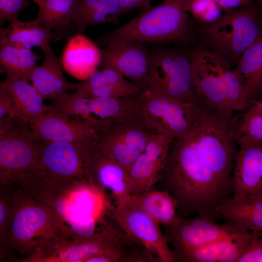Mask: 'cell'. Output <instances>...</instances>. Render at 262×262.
<instances>
[{
	"instance_id": "2e32d148",
	"label": "cell",
	"mask_w": 262,
	"mask_h": 262,
	"mask_svg": "<svg viewBox=\"0 0 262 262\" xmlns=\"http://www.w3.org/2000/svg\"><path fill=\"white\" fill-rule=\"evenodd\" d=\"M195 89L200 103L226 117L232 116L221 81L208 55L197 48L189 52Z\"/></svg>"
},
{
	"instance_id": "74e56055",
	"label": "cell",
	"mask_w": 262,
	"mask_h": 262,
	"mask_svg": "<svg viewBox=\"0 0 262 262\" xmlns=\"http://www.w3.org/2000/svg\"><path fill=\"white\" fill-rule=\"evenodd\" d=\"M8 115L16 117V113L11 98L2 81L0 83V119Z\"/></svg>"
},
{
	"instance_id": "d590c367",
	"label": "cell",
	"mask_w": 262,
	"mask_h": 262,
	"mask_svg": "<svg viewBox=\"0 0 262 262\" xmlns=\"http://www.w3.org/2000/svg\"><path fill=\"white\" fill-rule=\"evenodd\" d=\"M28 4L27 0H0V25L18 20L20 13Z\"/></svg>"
},
{
	"instance_id": "f6af8a7d",
	"label": "cell",
	"mask_w": 262,
	"mask_h": 262,
	"mask_svg": "<svg viewBox=\"0 0 262 262\" xmlns=\"http://www.w3.org/2000/svg\"><path fill=\"white\" fill-rule=\"evenodd\" d=\"M261 236L262 237V232L261 233Z\"/></svg>"
},
{
	"instance_id": "8fae6325",
	"label": "cell",
	"mask_w": 262,
	"mask_h": 262,
	"mask_svg": "<svg viewBox=\"0 0 262 262\" xmlns=\"http://www.w3.org/2000/svg\"><path fill=\"white\" fill-rule=\"evenodd\" d=\"M111 214L120 228L141 244L157 262H175L160 225L131 203L129 198L115 205Z\"/></svg>"
},
{
	"instance_id": "5bb4252c",
	"label": "cell",
	"mask_w": 262,
	"mask_h": 262,
	"mask_svg": "<svg viewBox=\"0 0 262 262\" xmlns=\"http://www.w3.org/2000/svg\"><path fill=\"white\" fill-rule=\"evenodd\" d=\"M174 138L170 134H155L152 137L127 170L131 195L150 190L159 181Z\"/></svg>"
},
{
	"instance_id": "cb8c5ba5",
	"label": "cell",
	"mask_w": 262,
	"mask_h": 262,
	"mask_svg": "<svg viewBox=\"0 0 262 262\" xmlns=\"http://www.w3.org/2000/svg\"><path fill=\"white\" fill-rule=\"evenodd\" d=\"M5 72L4 82L13 101L16 117L29 125L45 112L47 105L44 104V99L29 81L12 71Z\"/></svg>"
},
{
	"instance_id": "ab89813d",
	"label": "cell",
	"mask_w": 262,
	"mask_h": 262,
	"mask_svg": "<svg viewBox=\"0 0 262 262\" xmlns=\"http://www.w3.org/2000/svg\"><path fill=\"white\" fill-rule=\"evenodd\" d=\"M225 12L252 4V0H214Z\"/></svg>"
},
{
	"instance_id": "4fadbf2b",
	"label": "cell",
	"mask_w": 262,
	"mask_h": 262,
	"mask_svg": "<svg viewBox=\"0 0 262 262\" xmlns=\"http://www.w3.org/2000/svg\"><path fill=\"white\" fill-rule=\"evenodd\" d=\"M127 234L121 228L104 223L89 236L61 242L38 262H85L110 250Z\"/></svg>"
},
{
	"instance_id": "4316f807",
	"label": "cell",
	"mask_w": 262,
	"mask_h": 262,
	"mask_svg": "<svg viewBox=\"0 0 262 262\" xmlns=\"http://www.w3.org/2000/svg\"><path fill=\"white\" fill-rule=\"evenodd\" d=\"M77 2V0H47L39 7L34 19L53 33L55 41L68 38L76 33L72 20Z\"/></svg>"
},
{
	"instance_id": "30bf717a",
	"label": "cell",
	"mask_w": 262,
	"mask_h": 262,
	"mask_svg": "<svg viewBox=\"0 0 262 262\" xmlns=\"http://www.w3.org/2000/svg\"><path fill=\"white\" fill-rule=\"evenodd\" d=\"M96 132L100 150L127 170L155 134L139 117L107 126Z\"/></svg>"
},
{
	"instance_id": "52a82bcc",
	"label": "cell",
	"mask_w": 262,
	"mask_h": 262,
	"mask_svg": "<svg viewBox=\"0 0 262 262\" xmlns=\"http://www.w3.org/2000/svg\"><path fill=\"white\" fill-rule=\"evenodd\" d=\"M148 64L145 88L157 95L200 103L195 89L189 52L158 48L149 52Z\"/></svg>"
},
{
	"instance_id": "44dd1931",
	"label": "cell",
	"mask_w": 262,
	"mask_h": 262,
	"mask_svg": "<svg viewBox=\"0 0 262 262\" xmlns=\"http://www.w3.org/2000/svg\"><path fill=\"white\" fill-rule=\"evenodd\" d=\"M101 59L97 44L83 33H75L68 38L60 60L69 74L84 81L97 70Z\"/></svg>"
},
{
	"instance_id": "d6a6232c",
	"label": "cell",
	"mask_w": 262,
	"mask_h": 262,
	"mask_svg": "<svg viewBox=\"0 0 262 262\" xmlns=\"http://www.w3.org/2000/svg\"><path fill=\"white\" fill-rule=\"evenodd\" d=\"M12 186H0V257L6 258L10 246V235L15 212L14 189Z\"/></svg>"
},
{
	"instance_id": "f546056e",
	"label": "cell",
	"mask_w": 262,
	"mask_h": 262,
	"mask_svg": "<svg viewBox=\"0 0 262 262\" xmlns=\"http://www.w3.org/2000/svg\"><path fill=\"white\" fill-rule=\"evenodd\" d=\"M208 55L233 113L246 107L250 102L246 96L242 79L236 69H232L226 59L208 49Z\"/></svg>"
},
{
	"instance_id": "ffe728a7",
	"label": "cell",
	"mask_w": 262,
	"mask_h": 262,
	"mask_svg": "<svg viewBox=\"0 0 262 262\" xmlns=\"http://www.w3.org/2000/svg\"><path fill=\"white\" fill-rule=\"evenodd\" d=\"M256 233L242 229L234 234L176 255L175 262H238Z\"/></svg>"
},
{
	"instance_id": "836d02e7",
	"label": "cell",
	"mask_w": 262,
	"mask_h": 262,
	"mask_svg": "<svg viewBox=\"0 0 262 262\" xmlns=\"http://www.w3.org/2000/svg\"><path fill=\"white\" fill-rule=\"evenodd\" d=\"M234 133L239 145L254 142H262V115H246L240 119H234Z\"/></svg>"
},
{
	"instance_id": "e0dca14e",
	"label": "cell",
	"mask_w": 262,
	"mask_h": 262,
	"mask_svg": "<svg viewBox=\"0 0 262 262\" xmlns=\"http://www.w3.org/2000/svg\"><path fill=\"white\" fill-rule=\"evenodd\" d=\"M103 46L101 63L103 68L115 69L145 87L148 72L149 52L143 43L119 41Z\"/></svg>"
},
{
	"instance_id": "e575fe53",
	"label": "cell",
	"mask_w": 262,
	"mask_h": 262,
	"mask_svg": "<svg viewBox=\"0 0 262 262\" xmlns=\"http://www.w3.org/2000/svg\"><path fill=\"white\" fill-rule=\"evenodd\" d=\"M186 10L202 25L211 24L223 14L214 0H186Z\"/></svg>"
},
{
	"instance_id": "ac0fdd59",
	"label": "cell",
	"mask_w": 262,
	"mask_h": 262,
	"mask_svg": "<svg viewBox=\"0 0 262 262\" xmlns=\"http://www.w3.org/2000/svg\"><path fill=\"white\" fill-rule=\"evenodd\" d=\"M239 146L231 181L232 197L262 195V142Z\"/></svg>"
},
{
	"instance_id": "ee69618b",
	"label": "cell",
	"mask_w": 262,
	"mask_h": 262,
	"mask_svg": "<svg viewBox=\"0 0 262 262\" xmlns=\"http://www.w3.org/2000/svg\"><path fill=\"white\" fill-rule=\"evenodd\" d=\"M257 0L262 5V0Z\"/></svg>"
},
{
	"instance_id": "8992f818",
	"label": "cell",
	"mask_w": 262,
	"mask_h": 262,
	"mask_svg": "<svg viewBox=\"0 0 262 262\" xmlns=\"http://www.w3.org/2000/svg\"><path fill=\"white\" fill-rule=\"evenodd\" d=\"M43 177L39 143L29 125L14 117L9 129L0 132V186L23 187Z\"/></svg>"
},
{
	"instance_id": "277c9868",
	"label": "cell",
	"mask_w": 262,
	"mask_h": 262,
	"mask_svg": "<svg viewBox=\"0 0 262 262\" xmlns=\"http://www.w3.org/2000/svg\"><path fill=\"white\" fill-rule=\"evenodd\" d=\"M186 134L215 175L231 188L236 154L232 116H225L200 104L193 126Z\"/></svg>"
},
{
	"instance_id": "f1b7e54d",
	"label": "cell",
	"mask_w": 262,
	"mask_h": 262,
	"mask_svg": "<svg viewBox=\"0 0 262 262\" xmlns=\"http://www.w3.org/2000/svg\"><path fill=\"white\" fill-rule=\"evenodd\" d=\"M129 199L163 226L173 223L179 217L176 200L164 190L151 189L131 195Z\"/></svg>"
},
{
	"instance_id": "3957f363",
	"label": "cell",
	"mask_w": 262,
	"mask_h": 262,
	"mask_svg": "<svg viewBox=\"0 0 262 262\" xmlns=\"http://www.w3.org/2000/svg\"><path fill=\"white\" fill-rule=\"evenodd\" d=\"M14 194L15 212L10 235V247L26 259H31L48 252L59 242L69 240L47 207L20 187L14 189Z\"/></svg>"
},
{
	"instance_id": "4dcf8cb0",
	"label": "cell",
	"mask_w": 262,
	"mask_h": 262,
	"mask_svg": "<svg viewBox=\"0 0 262 262\" xmlns=\"http://www.w3.org/2000/svg\"><path fill=\"white\" fill-rule=\"evenodd\" d=\"M235 69L242 79L246 96L251 103L262 83V33L236 62Z\"/></svg>"
},
{
	"instance_id": "7a4b0ae2",
	"label": "cell",
	"mask_w": 262,
	"mask_h": 262,
	"mask_svg": "<svg viewBox=\"0 0 262 262\" xmlns=\"http://www.w3.org/2000/svg\"><path fill=\"white\" fill-rule=\"evenodd\" d=\"M186 0H164L143 12L112 32L97 39L104 46L126 41L144 43H188L192 34Z\"/></svg>"
},
{
	"instance_id": "9a60e30c",
	"label": "cell",
	"mask_w": 262,
	"mask_h": 262,
	"mask_svg": "<svg viewBox=\"0 0 262 262\" xmlns=\"http://www.w3.org/2000/svg\"><path fill=\"white\" fill-rule=\"evenodd\" d=\"M29 126L37 140L43 142H77L97 137L83 120L65 115L51 104Z\"/></svg>"
},
{
	"instance_id": "d6986e66",
	"label": "cell",
	"mask_w": 262,
	"mask_h": 262,
	"mask_svg": "<svg viewBox=\"0 0 262 262\" xmlns=\"http://www.w3.org/2000/svg\"><path fill=\"white\" fill-rule=\"evenodd\" d=\"M86 179L106 194L107 191L110 192L115 205L124 202L131 195L127 170L105 155L97 140L87 164Z\"/></svg>"
},
{
	"instance_id": "7402d4cb",
	"label": "cell",
	"mask_w": 262,
	"mask_h": 262,
	"mask_svg": "<svg viewBox=\"0 0 262 262\" xmlns=\"http://www.w3.org/2000/svg\"><path fill=\"white\" fill-rule=\"evenodd\" d=\"M44 59L33 71L30 82L43 98L52 101L72 90H77L78 83L70 82L64 77L61 60L48 45L41 49Z\"/></svg>"
},
{
	"instance_id": "83f0119b",
	"label": "cell",
	"mask_w": 262,
	"mask_h": 262,
	"mask_svg": "<svg viewBox=\"0 0 262 262\" xmlns=\"http://www.w3.org/2000/svg\"><path fill=\"white\" fill-rule=\"evenodd\" d=\"M55 41L53 33L34 19L21 21L19 19L9 23L6 28L0 27V43H6L31 49H41Z\"/></svg>"
},
{
	"instance_id": "7c38bea8",
	"label": "cell",
	"mask_w": 262,
	"mask_h": 262,
	"mask_svg": "<svg viewBox=\"0 0 262 262\" xmlns=\"http://www.w3.org/2000/svg\"><path fill=\"white\" fill-rule=\"evenodd\" d=\"M211 217H179L173 223L163 226L164 233L174 256L236 233L240 228L227 221L218 223Z\"/></svg>"
},
{
	"instance_id": "603a6c76",
	"label": "cell",
	"mask_w": 262,
	"mask_h": 262,
	"mask_svg": "<svg viewBox=\"0 0 262 262\" xmlns=\"http://www.w3.org/2000/svg\"><path fill=\"white\" fill-rule=\"evenodd\" d=\"M125 78L115 69L103 68L96 70L87 79L78 83L76 90L90 98L136 97L144 86L128 81Z\"/></svg>"
},
{
	"instance_id": "d4e9b609",
	"label": "cell",
	"mask_w": 262,
	"mask_h": 262,
	"mask_svg": "<svg viewBox=\"0 0 262 262\" xmlns=\"http://www.w3.org/2000/svg\"><path fill=\"white\" fill-rule=\"evenodd\" d=\"M215 213L240 228L262 232V195L231 197L218 205Z\"/></svg>"
},
{
	"instance_id": "ba28073f",
	"label": "cell",
	"mask_w": 262,
	"mask_h": 262,
	"mask_svg": "<svg viewBox=\"0 0 262 262\" xmlns=\"http://www.w3.org/2000/svg\"><path fill=\"white\" fill-rule=\"evenodd\" d=\"M139 117L155 134L182 136L192 129L200 103L157 95L144 89L137 96Z\"/></svg>"
},
{
	"instance_id": "f35d334b",
	"label": "cell",
	"mask_w": 262,
	"mask_h": 262,
	"mask_svg": "<svg viewBox=\"0 0 262 262\" xmlns=\"http://www.w3.org/2000/svg\"><path fill=\"white\" fill-rule=\"evenodd\" d=\"M153 0H118L122 15L139 9H145L151 6Z\"/></svg>"
},
{
	"instance_id": "8d00e7d4",
	"label": "cell",
	"mask_w": 262,
	"mask_h": 262,
	"mask_svg": "<svg viewBox=\"0 0 262 262\" xmlns=\"http://www.w3.org/2000/svg\"><path fill=\"white\" fill-rule=\"evenodd\" d=\"M238 262H262V237L256 233L249 246Z\"/></svg>"
},
{
	"instance_id": "7bdbcfd3",
	"label": "cell",
	"mask_w": 262,
	"mask_h": 262,
	"mask_svg": "<svg viewBox=\"0 0 262 262\" xmlns=\"http://www.w3.org/2000/svg\"><path fill=\"white\" fill-rule=\"evenodd\" d=\"M262 92V83L261 84V87H260L259 92Z\"/></svg>"
},
{
	"instance_id": "6da1fadb",
	"label": "cell",
	"mask_w": 262,
	"mask_h": 262,
	"mask_svg": "<svg viewBox=\"0 0 262 262\" xmlns=\"http://www.w3.org/2000/svg\"><path fill=\"white\" fill-rule=\"evenodd\" d=\"M159 181L176 200L181 217H217L215 207L232 196L231 188L215 175L186 134L174 138Z\"/></svg>"
},
{
	"instance_id": "9c48e42d",
	"label": "cell",
	"mask_w": 262,
	"mask_h": 262,
	"mask_svg": "<svg viewBox=\"0 0 262 262\" xmlns=\"http://www.w3.org/2000/svg\"><path fill=\"white\" fill-rule=\"evenodd\" d=\"M38 141L42 177L57 181L87 180V166L97 137L77 142Z\"/></svg>"
},
{
	"instance_id": "b9f144b4",
	"label": "cell",
	"mask_w": 262,
	"mask_h": 262,
	"mask_svg": "<svg viewBox=\"0 0 262 262\" xmlns=\"http://www.w3.org/2000/svg\"><path fill=\"white\" fill-rule=\"evenodd\" d=\"M36 4L38 5L39 7L41 6L47 0H33Z\"/></svg>"
},
{
	"instance_id": "484cf974",
	"label": "cell",
	"mask_w": 262,
	"mask_h": 262,
	"mask_svg": "<svg viewBox=\"0 0 262 262\" xmlns=\"http://www.w3.org/2000/svg\"><path fill=\"white\" fill-rule=\"evenodd\" d=\"M122 15L118 0H77L73 25L76 33H83L91 26L117 24Z\"/></svg>"
},
{
	"instance_id": "1f68e13d",
	"label": "cell",
	"mask_w": 262,
	"mask_h": 262,
	"mask_svg": "<svg viewBox=\"0 0 262 262\" xmlns=\"http://www.w3.org/2000/svg\"><path fill=\"white\" fill-rule=\"evenodd\" d=\"M39 56L31 49L15 45L0 43L1 69L9 70L30 81Z\"/></svg>"
},
{
	"instance_id": "60d3db41",
	"label": "cell",
	"mask_w": 262,
	"mask_h": 262,
	"mask_svg": "<svg viewBox=\"0 0 262 262\" xmlns=\"http://www.w3.org/2000/svg\"><path fill=\"white\" fill-rule=\"evenodd\" d=\"M251 103L252 106L244 114L246 115H262V99L252 100Z\"/></svg>"
},
{
	"instance_id": "5b68a950",
	"label": "cell",
	"mask_w": 262,
	"mask_h": 262,
	"mask_svg": "<svg viewBox=\"0 0 262 262\" xmlns=\"http://www.w3.org/2000/svg\"><path fill=\"white\" fill-rule=\"evenodd\" d=\"M262 33V16L252 4L226 12L214 23L203 25L201 36L207 49L236 64Z\"/></svg>"
}]
</instances>
